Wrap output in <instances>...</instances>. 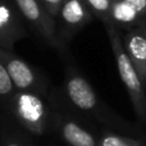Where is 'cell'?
Wrapping results in <instances>:
<instances>
[{"mask_svg":"<svg viewBox=\"0 0 146 146\" xmlns=\"http://www.w3.org/2000/svg\"><path fill=\"white\" fill-rule=\"evenodd\" d=\"M18 11L31 23L36 33L49 45L61 53L66 52V44L60 39L54 19L50 14L43 11L38 0H14Z\"/></svg>","mask_w":146,"mask_h":146,"instance_id":"3","label":"cell"},{"mask_svg":"<svg viewBox=\"0 0 146 146\" xmlns=\"http://www.w3.org/2000/svg\"><path fill=\"white\" fill-rule=\"evenodd\" d=\"M14 89H16V87H14L11 76L8 75L4 65L0 62V97L1 98L13 100L14 94H16Z\"/></svg>","mask_w":146,"mask_h":146,"instance_id":"12","label":"cell"},{"mask_svg":"<svg viewBox=\"0 0 146 146\" xmlns=\"http://www.w3.org/2000/svg\"><path fill=\"white\" fill-rule=\"evenodd\" d=\"M1 146H29L22 141V138L17 136L12 131H4L1 135Z\"/></svg>","mask_w":146,"mask_h":146,"instance_id":"14","label":"cell"},{"mask_svg":"<svg viewBox=\"0 0 146 146\" xmlns=\"http://www.w3.org/2000/svg\"><path fill=\"white\" fill-rule=\"evenodd\" d=\"M60 131L70 146H98L93 136L86 129H83L75 121L62 120L60 124Z\"/></svg>","mask_w":146,"mask_h":146,"instance_id":"9","label":"cell"},{"mask_svg":"<svg viewBox=\"0 0 146 146\" xmlns=\"http://www.w3.org/2000/svg\"><path fill=\"white\" fill-rule=\"evenodd\" d=\"M143 35L146 36V27H145V31H143Z\"/></svg>","mask_w":146,"mask_h":146,"instance_id":"17","label":"cell"},{"mask_svg":"<svg viewBox=\"0 0 146 146\" xmlns=\"http://www.w3.org/2000/svg\"><path fill=\"white\" fill-rule=\"evenodd\" d=\"M123 45L146 88V36L136 31H131L124 36Z\"/></svg>","mask_w":146,"mask_h":146,"instance_id":"8","label":"cell"},{"mask_svg":"<svg viewBox=\"0 0 146 146\" xmlns=\"http://www.w3.org/2000/svg\"><path fill=\"white\" fill-rule=\"evenodd\" d=\"M67 94L78 109L84 111L93 110L97 106V98L93 88L83 76L71 72L67 78Z\"/></svg>","mask_w":146,"mask_h":146,"instance_id":"7","label":"cell"},{"mask_svg":"<svg viewBox=\"0 0 146 146\" xmlns=\"http://www.w3.org/2000/svg\"><path fill=\"white\" fill-rule=\"evenodd\" d=\"M145 124H146V121H145Z\"/></svg>","mask_w":146,"mask_h":146,"instance_id":"18","label":"cell"},{"mask_svg":"<svg viewBox=\"0 0 146 146\" xmlns=\"http://www.w3.org/2000/svg\"><path fill=\"white\" fill-rule=\"evenodd\" d=\"M0 62L4 65L16 89L30 91L39 86L36 71L27 62L14 54L12 50L0 48Z\"/></svg>","mask_w":146,"mask_h":146,"instance_id":"4","label":"cell"},{"mask_svg":"<svg viewBox=\"0 0 146 146\" xmlns=\"http://www.w3.org/2000/svg\"><path fill=\"white\" fill-rule=\"evenodd\" d=\"M110 39V44L113 48L114 57L116 61L118 71L120 75V79L123 82L124 87L127 88V92L131 97L133 109H135L137 116L145 123L146 121V94H145V87L133 66L132 61L129 60L127 52L124 49L121 38L119 36L116 26L114 25H106Z\"/></svg>","mask_w":146,"mask_h":146,"instance_id":"1","label":"cell"},{"mask_svg":"<svg viewBox=\"0 0 146 146\" xmlns=\"http://www.w3.org/2000/svg\"><path fill=\"white\" fill-rule=\"evenodd\" d=\"M45 5L49 8V13L52 17L57 16V12H58V8L62 7L61 4H64V0H40Z\"/></svg>","mask_w":146,"mask_h":146,"instance_id":"16","label":"cell"},{"mask_svg":"<svg viewBox=\"0 0 146 146\" xmlns=\"http://www.w3.org/2000/svg\"><path fill=\"white\" fill-rule=\"evenodd\" d=\"M138 14L131 5H128L124 0H115L111 5L110 18L113 19V23H118L121 27H128L131 25H135L138 19Z\"/></svg>","mask_w":146,"mask_h":146,"instance_id":"10","label":"cell"},{"mask_svg":"<svg viewBox=\"0 0 146 146\" xmlns=\"http://www.w3.org/2000/svg\"><path fill=\"white\" fill-rule=\"evenodd\" d=\"M26 30L12 7L0 1V48L13 50L16 43L25 38Z\"/></svg>","mask_w":146,"mask_h":146,"instance_id":"6","label":"cell"},{"mask_svg":"<svg viewBox=\"0 0 146 146\" xmlns=\"http://www.w3.org/2000/svg\"><path fill=\"white\" fill-rule=\"evenodd\" d=\"M93 12L98 17H101L108 25V21L110 19V13H111V0H87Z\"/></svg>","mask_w":146,"mask_h":146,"instance_id":"13","label":"cell"},{"mask_svg":"<svg viewBox=\"0 0 146 146\" xmlns=\"http://www.w3.org/2000/svg\"><path fill=\"white\" fill-rule=\"evenodd\" d=\"M60 29L58 36L65 44L69 43L76 31H79L91 18L88 9L82 0H66L60 9Z\"/></svg>","mask_w":146,"mask_h":146,"instance_id":"5","label":"cell"},{"mask_svg":"<svg viewBox=\"0 0 146 146\" xmlns=\"http://www.w3.org/2000/svg\"><path fill=\"white\" fill-rule=\"evenodd\" d=\"M128 5H131L138 16H143L146 14V0H124Z\"/></svg>","mask_w":146,"mask_h":146,"instance_id":"15","label":"cell"},{"mask_svg":"<svg viewBox=\"0 0 146 146\" xmlns=\"http://www.w3.org/2000/svg\"><path fill=\"white\" fill-rule=\"evenodd\" d=\"M98 146H143V143L141 141L133 140V138L129 137H123V136L108 133V135L101 137Z\"/></svg>","mask_w":146,"mask_h":146,"instance_id":"11","label":"cell"},{"mask_svg":"<svg viewBox=\"0 0 146 146\" xmlns=\"http://www.w3.org/2000/svg\"><path fill=\"white\" fill-rule=\"evenodd\" d=\"M11 109L18 123L34 135H43L47 127V108L44 101L30 91L16 92Z\"/></svg>","mask_w":146,"mask_h":146,"instance_id":"2","label":"cell"}]
</instances>
